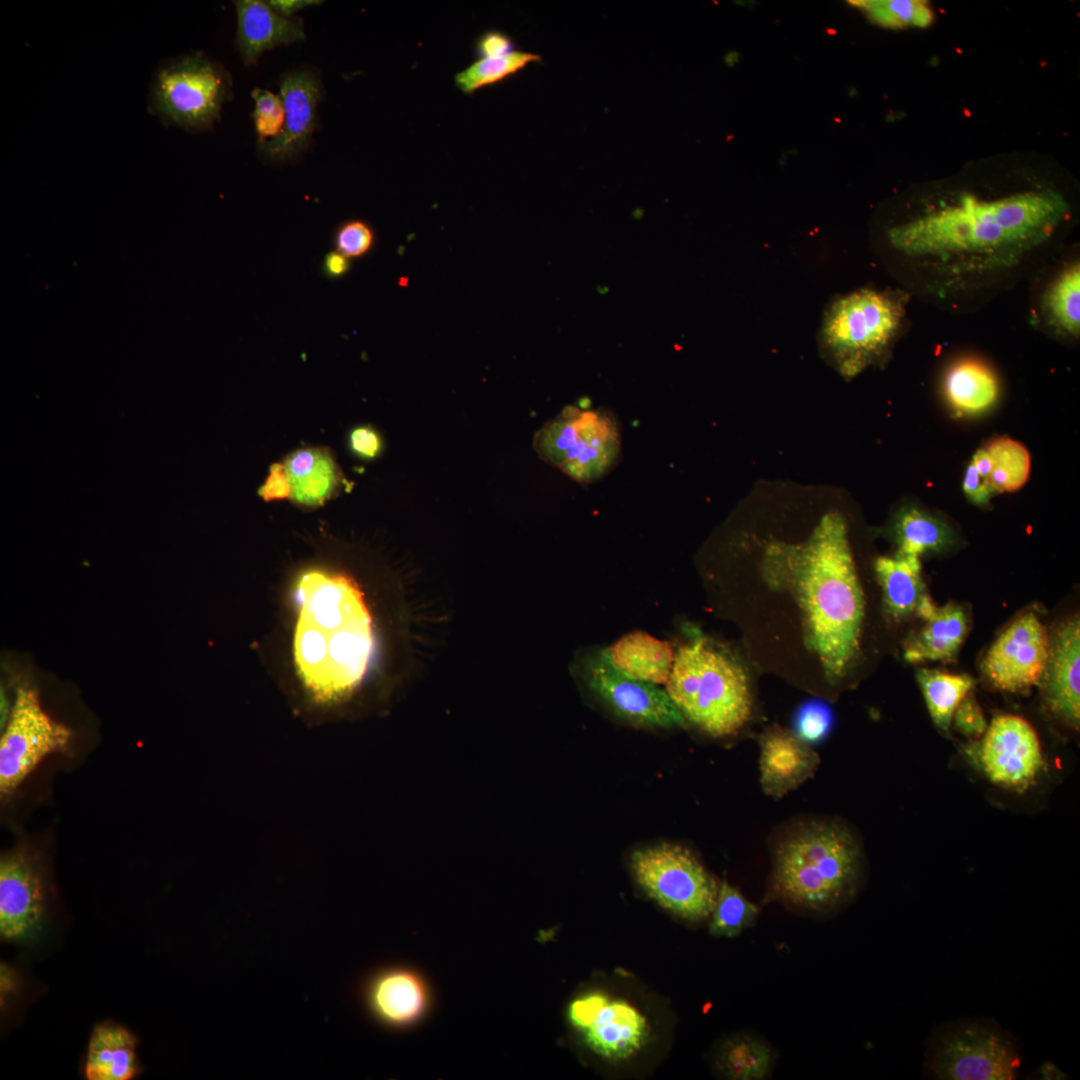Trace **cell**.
<instances>
[{"instance_id": "obj_1", "label": "cell", "mask_w": 1080, "mask_h": 1080, "mask_svg": "<svg viewBox=\"0 0 1080 1080\" xmlns=\"http://www.w3.org/2000/svg\"><path fill=\"white\" fill-rule=\"evenodd\" d=\"M761 569L770 589L795 601L805 644L826 677H845L860 656L865 599L843 516L825 514L801 543H769Z\"/></svg>"}, {"instance_id": "obj_2", "label": "cell", "mask_w": 1080, "mask_h": 1080, "mask_svg": "<svg viewBox=\"0 0 1080 1080\" xmlns=\"http://www.w3.org/2000/svg\"><path fill=\"white\" fill-rule=\"evenodd\" d=\"M1067 212V202L1051 190L993 200L964 195L893 227L888 238L908 259L948 273H982L1013 265L1045 242Z\"/></svg>"}, {"instance_id": "obj_3", "label": "cell", "mask_w": 1080, "mask_h": 1080, "mask_svg": "<svg viewBox=\"0 0 1080 1080\" xmlns=\"http://www.w3.org/2000/svg\"><path fill=\"white\" fill-rule=\"evenodd\" d=\"M295 592L298 673L317 700H340L360 684L373 653L372 621L362 592L351 579L318 570L303 573Z\"/></svg>"}, {"instance_id": "obj_4", "label": "cell", "mask_w": 1080, "mask_h": 1080, "mask_svg": "<svg viewBox=\"0 0 1080 1080\" xmlns=\"http://www.w3.org/2000/svg\"><path fill=\"white\" fill-rule=\"evenodd\" d=\"M862 878L860 845L840 820H797L772 847L770 897L796 910L832 913L855 896Z\"/></svg>"}, {"instance_id": "obj_5", "label": "cell", "mask_w": 1080, "mask_h": 1080, "mask_svg": "<svg viewBox=\"0 0 1080 1080\" xmlns=\"http://www.w3.org/2000/svg\"><path fill=\"white\" fill-rule=\"evenodd\" d=\"M666 692L685 719L714 737L737 733L751 716L744 670L704 639L678 648Z\"/></svg>"}, {"instance_id": "obj_6", "label": "cell", "mask_w": 1080, "mask_h": 1080, "mask_svg": "<svg viewBox=\"0 0 1080 1080\" xmlns=\"http://www.w3.org/2000/svg\"><path fill=\"white\" fill-rule=\"evenodd\" d=\"M905 316L900 293L862 288L838 297L820 328L823 348L847 376L860 372L897 337Z\"/></svg>"}, {"instance_id": "obj_7", "label": "cell", "mask_w": 1080, "mask_h": 1080, "mask_svg": "<svg viewBox=\"0 0 1080 1080\" xmlns=\"http://www.w3.org/2000/svg\"><path fill=\"white\" fill-rule=\"evenodd\" d=\"M232 93L228 71L202 52L162 63L152 78L148 108L165 125L205 132L219 121Z\"/></svg>"}, {"instance_id": "obj_8", "label": "cell", "mask_w": 1080, "mask_h": 1080, "mask_svg": "<svg viewBox=\"0 0 1080 1080\" xmlns=\"http://www.w3.org/2000/svg\"><path fill=\"white\" fill-rule=\"evenodd\" d=\"M535 449L574 481L591 484L619 461L620 425L607 409L568 406L537 433Z\"/></svg>"}, {"instance_id": "obj_9", "label": "cell", "mask_w": 1080, "mask_h": 1080, "mask_svg": "<svg viewBox=\"0 0 1080 1080\" xmlns=\"http://www.w3.org/2000/svg\"><path fill=\"white\" fill-rule=\"evenodd\" d=\"M1020 1065L1011 1035L988 1020L959 1021L938 1029L926 1055V1070L934 1079H1014Z\"/></svg>"}, {"instance_id": "obj_10", "label": "cell", "mask_w": 1080, "mask_h": 1080, "mask_svg": "<svg viewBox=\"0 0 1080 1080\" xmlns=\"http://www.w3.org/2000/svg\"><path fill=\"white\" fill-rule=\"evenodd\" d=\"M634 877L662 908L688 921L708 918L719 884L687 848L659 843L631 855Z\"/></svg>"}, {"instance_id": "obj_11", "label": "cell", "mask_w": 1080, "mask_h": 1080, "mask_svg": "<svg viewBox=\"0 0 1080 1080\" xmlns=\"http://www.w3.org/2000/svg\"><path fill=\"white\" fill-rule=\"evenodd\" d=\"M0 739V792L11 794L47 756L66 752L71 730L42 708L35 690L18 689Z\"/></svg>"}, {"instance_id": "obj_12", "label": "cell", "mask_w": 1080, "mask_h": 1080, "mask_svg": "<svg viewBox=\"0 0 1080 1080\" xmlns=\"http://www.w3.org/2000/svg\"><path fill=\"white\" fill-rule=\"evenodd\" d=\"M967 754L993 784L1024 792L1042 773L1045 760L1033 726L1016 715H998Z\"/></svg>"}, {"instance_id": "obj_13", "label": "cell", "mask_w": 1080, "mask_h": 1080, "mask_svg": "<svg viewBox=\"0 0 1080 1080\" xmlns=\"http://www.w3.org/2000/svg\"><path fill=\"white\" fill-rule=\"evenodd\" d=\"M47 909V882L40 858L24 847L4 853L0 860L2 941L34 939L45 924Z\"/></svg>"}, {"instance_id": "obj_14", "label": "cell", "mask_w": 1080, "mask_h": 1080, "mask_svg": "<svg viewBox=\"0 0 1080 1080\" xmlns=\"http://www.w3.org/2000/svg\"><path fill=\"white\" fill-rule=\"evenodd\" d=\"M359 997L375 1023L396 1032L421 1025L434 1006L430 981L407 964H388L368 973L360 983Z\"/></svg>"}, {"instance_id": "obj_15", "label": "cell", "mask_w": 1080, "mask_h": 1080, "mask_svg": "<svg viewBox=\"0 0 1080 1080\" xmlns=\"http://www.w3.org/2000/svg\"><path fill=\"white\" fill-rule=\"evenodd\" d=\"M1049 651V633L1027 612L996 639L981 662L984 679L996 690L1019 693L1038 685Z\"/></svg>"}, {"instance_id": "obj_16", "label": "cell", "mask_w": 1080, "mask_h": 1080, "mask_svg": "<svg viewBox=\"0 0 1080 1080\" xmlns=\"http://www.w3.org/2000/svg\"><path fill=\"white\" fill-rule=\"evenodd\" d=\"M567 1018L585 1044L609 1060L631 1057L648 1038L646 1019L633 1006L601 993L575 998L568 1005Z\"/></svg>"}, {"instance_id": "obj_17", "label": "cell", "mask_w": 1080, "mask_h": 1080, "mask_svg": "<svg viewBox=\"0 0 1080 1080\" xmlns=\"http://www.w3.org/2000/svg\"><path fill=\"white\" fill-rule=\"evenodd\" d=\"M585 674L590 688L623 718L646 726H685V718L666 691L620 672L603 651L588 658Z\"/></svg>"}, {"instance_id": "obj_18", "label": "cell", "mask_w": 1080, "mask_h": 1080, "mask_svg": "<svg viewBox=\"0 0 1080 1080\" xmlns=\"http://www.w3.org/2000/svg\"><path fill=\"white\" fill-rule=\"evenodd\" d=\"M1080 622L1073 616L1049 636V651L1038 685L1047 710L1063 726H1080Z\"/></svg>"}, {"instance_id": "obj_19", "label": "cell", "mask_w": 1080, "mask_h": 1080, "mask_svg": "<svg viewBox=\"0 0 1080 1080\" xmlns=\"http://www.w3.org/2000/svg\"><path fill=\"white\" fill-rule=\"evenodd\" d=\"M279 95L285 109L282 132L259 146L261 156L277 164L293 160L308 148L323 96L321 79L312 69L291 70L281 79Z\"/></svg>"}, {"instance_id": "obj_20", "label": "cell", "mask_w": 1080, "mask_h": 1080, "mask_svg": "<svg viewBox=\"0 0 1080 1080\" xmlns=\"http://www.w3.org/2000/svg\"><path fill=\"white\" fill-rule=\"evenodd\" d=\"M760 782L763 792L779 799L814 775L818 754L794 733L773 727L759 738Z\"/></svg>"}, {"instance_id": "obj_21", "label": "cell", "mask_w": 1080, "mask_h": 1080, "mask_svg": "<svg viewBox=\"0 0 1080 1080\" xmlns=\"http://www.w3.org/2000/svg\"><path fill=\"white\" fill-rule=\"evenodd\" d=\"M915 614L922 620V626L906 640L905 660L910 663L955 661L969 630L965 608L956 603L939 607L925 594Z\"/></svg>"}, {"instance_id": "obj_22", "label": "cell", "mask_w": 1080, "mask_h": 1080, "mask_svg": "<svg viewBox=\"0 0 1080 1080\" xmlns=\"http://www.w3.org/2000/svg\"><path fill=\"white\" fill-rule=\"evenodd\" d=\"M236 43L245 65H255L267 50L290 45L305 38L303 20L285 18L261 0L235 1Z\"/></svg>"}, {"instance_id": "obj_23", "label": "cell", "mask_w": 1080, "mask_h": 1080, "mask_svg": "<svg viewBox=\"0 0 1080 1080\" xmlns=\"http://www.w3.org/2000/svg\"><path fill=\"white\" fill-rule=\"evenodd\" d=\"M137 1037L126 1027L105 1021L89 1038L84 1064L88 1080H129L140 1074Z\"/></svg>"}, {"instance_id": "obj_24", "label": "cell", "mask_w": 1080, "mask_h": 1080, "mask_svg": "<svg viewBox=\"0 0 1080 1080\" xmlns=\"http://www.w3.org/2000/svg\"><path fill=\"white\" fill-rule=\"evenodd\" d=\"M284 466L291 485L290 498L301 506L318 507L342 487V473L326 448L297 449L287 456Z\"/></svg>"}, {"instance_id": "obj_25", "label": "cell", "mask_w": 1080, "mask_h": 1080, "mask_svg": "<svg viewBox=\"0 0 1080 1080\" xmlns=\"http://www.w3.org/2000/svg\"><path fill=\"white\" fill-rule=\"evenodd\" d=\"M602 651L620 672L653 684L667 682L675 655L669 642L641 631L624 635Z\"/></svg>"}, {"instance_id": "obj_26", "label": "cell", "mask_w": 1080, "mask_h": 1080, "mask_svg": "<svg viewBox=\"0 0 1080 1080\" xmlns=\"http://www.w3.org/2000/svg\"><path fill=\"white\" fill-rule=\"evenodd\" d=\"M875 572L882 588L884 605L895 619L915 614L925 593L918 556L897 552L875 561Z\"/></svg>"}, {"instance_id": "obj_27", "label": "cell", "mask_w": 1080, "mask_h": 1080, "mask_svg": "<svg viewBox=\"0 0 1080 1080\" xmlns=\"http://www.w3.org/2000/svg\"><path fill=\"white\" fill-rule=\"evenodd\" d=\"M771 1046L758 1036L748 1033L732 1035L723 1040L715 1053V1067L731 1080H764L774 1065Z\"/></svg>"}, {"instance_id": "obj_28", "label": "cell", "mask_w": 1080, "mask_h": 1080, "mask_svg": "<svg viewBox=\"0 0 1080 1080\" xmlns=\"http://www.w3.org/2000/svg\"><path fill=\"white\" fill-rule=\"evenodd\" d=\"M944 390L954 409L965 414H976L995 403L998 382L987 366L978 361L963 360L949 369Z\"/></svg>"}, {"instance_id": "obj_29", "label": "cell", "mask_w": 1080, "mask_h": 1080, "mask_svg": "<svg viewBox=\"0 0 1080 1080\" xmlns=\"http://www.w3.org/2000/svg\"><path fill=\"white\" fill-rule=\"evenodd\" d=\"M916 677L934 725L949 731L954 711L974 687V678L928 668L919 669Z\"/></svg>"}, {"instance_id": "obj_30", "label": "cell", "mask_w": 1080, "mask_h": 1080, "mask_svg": "<svg viewBox=\"0 0 1080 1080\" xmlns=\"http://www.w3.org/2000/svg\"><path fill=\"white\" fill-rule=\"evenodd\" d=\"M898 552L920 557L928 551H941L954 535L942 520L926 511L909 507L902 510L895 523Z\"/></svg>"}, {"instance_id": "obj_31", "label": "cell", "mask_w": 1080, "mask_h": 1080, "mask_svg": "<svg viewBox=\"0 0 1080 1080\" xmlns=\"http://www.w3.org/2000/svg\"><path fill=\"white\" fill-rule=\"evenodd\" d=\"M985 449L992 464L988 480L995 492H1012L1026 483L1030 473V456L1022 444L1000 438Z\"/></svg>"}, {"instance_id": "obj_32", "label": "cell", "mask_w": 1080, "mask_h": 1080, "mask_svg": "<svg viewBox=\"0 0 1080 1080\" xmlns=\"http://www.w3.org/2000/svg\"><path fill=\"white\" fill-rule=\"evenodd\" d=\"M759 908L727 881L719 884L709 931L714 936L736 937L756 922Z\"/></svg>"}, {"instance_id": "obj_33", "label": "cell", "mask_w": 1080, "mask_h": 1080, "mask_svg": "<svg viewBox=\"0 0 1080 1080\" xmlns=\"http://www.w3.org/2000/svg\"><path fill=\"white\" fill-rule=\"evenodd\" d=\"M1054 324L1074 336L1080 330V267L1073 263L1056 278L1046 296Z\"/></svg>"}, {"instance_id": "obj_34", "label": "cell", "mask_w": 1080, "mask_h": 1080, "mask_svg": "<svg viewBox=\"0 0 1080 1080\" xmlns=\"http://www.w3.org/2000/svg\"><path fill=\"white\" fill-rule=\"evenodd\" d=\"M538 59L537 55L523 51H512L498 57L480 58L456 73L455 83L462 92L473 93L479 88L505 79Z\"/></svg>"}, {"instance_id": "obj_35", "label": "cell", "mask_w": 1080, "mask_h": 1080, "mask_svg": "<svg viewBox=\"0 0 1080 1080\" xmlns=\"http://www.w3.org/2000/svg\"><path fill=\"white\" fill-rule=\"evenodd\" d=\"M851 4L862 9L876 23L889 28L926 27L933 13L920 0H859Z\"/></svg>"}, {"instance_id": "obj_36", "label": "cell", "mask_w": 1080, "mask_h": 1080, "mask_svg": "<svg viewBox=\"0 0 1080 1080\" xmlns=\"http://www.w3.org/2000/svg\"><path fill=\"white\" fill-rule=\"evenodd\" d=\"M834 724L831 707L820 699H809L795 711L793 730L795 736L806 744H818L830 734Z\"/></svg>"}, {"instance_id": "obj_37", "label": "cell", "mask_w": 1080, "mask_h": 1080, "mask_svg": "<svg viewBox=\"0 0 1080 1080\" xmlns=\"http://www.w3.org/2000/svg\"><path fill=\"white\" fill-rule=\"evenodd\" d=\"M253 122L259 146L276 138L283 129L285 109L279 94L263 88H255Z\"/></svg>"}, {"instance_id": "obj_38", "label": "cell", "mask_w": 1080, "mask_h": 1080, "mask_svg": "<svg viewBox=\"0 0 1080 1080\" xmlns=\"http://www.w3.org/2000/svg\"><path fill=\"white\" fill-rule=\"evenodd\" d=\"M373 238V232L366 222L351 220L338 229L335 244L337 251L348 258H355L364 255L370 249Z\"/></svg>"}, {"instance_id": "obj_39", "label": "cell", "mask_w": 1080, "mask_h": 1080, "mask_svg": "<svg viewBox=\"0 0 1080 1080\" xmlns=\"http://www.w3.org/2000/svg\"><path fill=\"white\" fill-rule=\"evenodd\" d=\"M952 723L960 734L973 741L979 740L984 735L988 724L971 691L955 709Z\"/></svg>"}, {"instance_id": "obj_40", "label": "cell", "mask_w": 1080, "mask_h": 1080, "mask_svg": "<svg viewBox=\"0 0 1080 1080\" xmlns=\"http://www.w3.org/2000/svg\"><path fill=\"white\" fill-rule=\"evenodd\" d=\"M258 494L265 501L281 500L291 496V485L284 464L274 463Z\"/></svg>"}, {"instance_id": "obj_41", "label": "cell", "mask_w": 1080, "mask_h": 1080, "mask_svg": "<svg viewBox=\"0 0 1080 1080\" xmlns=\"http://www.w3.org/2000/svg\"><path fill=\"white\" fill-rule=\"evenodd\" d=\"M349 445L354 454L363 459H374L382 449V440L376 430L359 426L352 430Z\"/></svg>"}, {"instance_id": "obj_42", "label": "cell", "mask_w": 1080, "mask_h": 1080, "mask_svg": "<svg viewBox=\"0 0 1080 1080\" xmlns=\"http://www.w3.org/2000/svg\"><path fill=\"white\" fill-rule=\"evenodd\" d=\"M963 490L969 500L976 505L983 506L989 503L996 493L989 481L982 477L971 462L964 476Z\"/></svg>"}, {"instance_id": "obj_43", "label": "cell", "mask_w": 1080, "mask_h": 1080, "mask_svg": "<svg viewBox=\"0 0 1080 1080\" xmlns=\"http://www.w3.org/2000/svg\"><path fill=\"white\" fill-rule=\"evenodd\" d=\"M476 47L481 58L503 56L513 51L509 37L498 31H488L481 35Z\"/></svg>"}, {"instance_id": "obj_44", "label": "cell", "mask_w": 1080, "mask_h": 1080, "mask_svg": "<svg viewBox=\"0 0 1080 1080\" xmlns=\"http://www.w3.org/2000/svg\"><path fill=\"white\" fill-rule=\"evenodd\" d=\"M0 972L1 1007L3 1010L6 1009L9 1001L17 994L21 979L18 971L7 963H1Z\"/></svg>"}, {"instance_id": "obj_45", "label": "cell", "mask_w": 1080, "mask_h": 1080, "mask_svg": "<svg viewBox=\"0 0 1080 1080\" xmlns=\"http://www.w3.org/2000/svg\"><path fill=\"white\" fill-rule=\"evenodd\" d=\"M268 5L279 15L291 18L296 12L322 3L317 0H270Z\"/></svg>"}, {"instance_id": "obj_46", "label": "cell", "mask_w": 1080, "mask_h": 1080, "mask_svg": "<svg viewBox=\"0 0 1080 1080\" xmlns=\"http://www.w3.org/2000/svg\"><path fill=\"white\" fill-rule=\"evenodd\" d=\"M350 268L348 257L339 251L329 252L323 261V270L327 277L338 278L347 273Z\"/></svg>"}, {"instance_id": "obj_47", "label": "cell", "mask_w": 1080, "mask_h": 1080, "mask_svg": "<svg viewBox=\"0 0 1080 1080\" xmlns=\"http://www.w3.org/2000/svg\"><path fill=\"white\" fill-rule=\"evenodd\" d=\"M971 462L979 474L988 480L992 464L987 450L985 448L977 450Z\"/></svg>"}, {"instance_id": "obj_48", "label": "cell", "mask_w": 1080, "mask_h": 1080, "mask_svg": "<svg viewBox=\"0 0 1080 1080\" xmlns=\"http://www.w3.org/2000/svg\"><path fill=\"white\" fill-rule=\"evenodd\" d=\"M1037 1079H1065V1074L1058 1066L1051 1062L1043 1063L1036 1073Z\"/></svg>"}]
</instances>
